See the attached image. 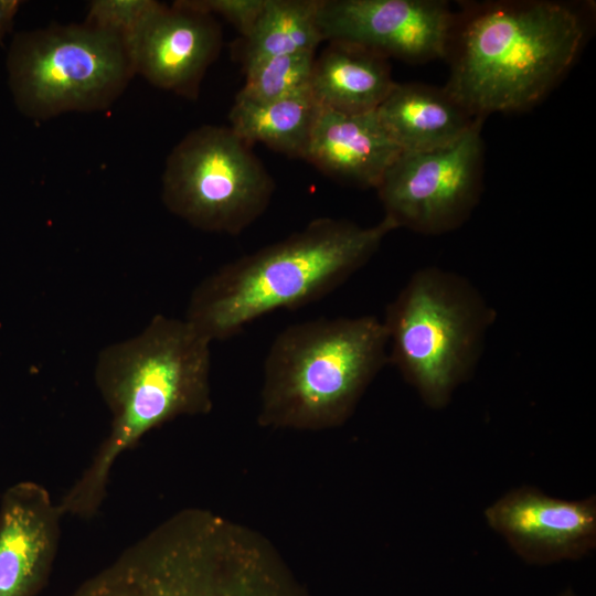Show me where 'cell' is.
Returning a JSON list of instances; mask_svg holds the SVG:
<instances>
[{"mask_svg": "<svg viewBox=\"0 0 596 596\" xmlns=\"http://www.w3.org/2000/svg\"><path fill=\"white\" fill-rule=\"evenodd\" d=\"M6 66L17 108L34 120L107 109L136 75L126 41L87 22L15 33Z\"/></svg>", "mask_w": 596, "mask_h": 596, "instance_id": "7", "label": "cell"}, {"mask_svg": "<svg viewBox=\"0 0 596 596\" xmlns=\"http://www.w3.org/2000/svg\"><path fill=\"white\" fill-rule=\"evenodd\" d=\"M321 108L310 91L265 103L235 98L230 128L248 145L304 159Z\"/></svg>", "mask_w": 596, "mask_h": 596, "instance_id": "17", "label": "cell"}, {"mask_svg": "<svg viewBox=\"0 0 596 596\" xmlns=\"http://www.w3.org/2000/svg\"><path fill=\"white\" fill-rule=\"evenodd\" d=\"M496 318L465 276L436 266L417 269L385 309L389 363L425 405L443 408L473 375Z\"/></svg>", "mask_w": 596, "mask_h": 596, "instance_id": "6", "label": "cell"}, {"mask_svg": "<svg viewBox=\"0 0 596 596\" xmlns=\"http://www.w3.org/2000/svg\"><path fill=\"white\" fill-rule=\"evenodd\" d=\"M455 18L440 0H320L318 25L323 41L421 64L446 57Z\"/></svg>", "mask_w": 596, "mask_h": 596, "instance_id": "10", "label": "cell"}, {"mask_svg": "<svg viewBox=\"0 0 596 596\" xmlns=\"http://www.w3.org/2000/svg\"><path fill=\"white\" fill-rule=\"evenodd\" d=\"M583 23L567 4L492 1L456 13L445 86L473 116L528 109L571 67Z\"/></svg>", "mask_w": 596, "mask_h": 596, "instance_id": "3", "label": "cell"}, {"mask_svg": "<svg viewBox=\"0 0 596 596\" xmlns=\"http://www.w3.org/2000/svg\"><path fill=\"white\" fill-rule=\"evenodd\" d=\"M275 183L230 127L204 125L174 146L162 173L166 207L193 227L238 235L270 203Z\"/></svg>", "mask_w": 596, "mask_h": 596, "instance_id": "8", "label": "cell"}, {"mask_svg": "<svg viewBox=\"0 0 596 596\" xmlns=\"http://www.w3.org/2000/svg\"><path fill=\"white\" fill-rule=\"evenodd\" d=\"M315 52L278 55L245 71V83L236 99L265 103L310 91Z\"/></svg>", "mask_w": 596, "mask_h": 596, "instance_id": "19", "label": "cell"}, {"mask_svg": "<svg viewBox=\"0 0 596 596\" xmlns=\"http://www.w3.org/2000/svg\"><path fill=\"white\" fill-rule=\"evenodd\" d=\"M21 6L22 1L20 0H0V45L3 44L6 36L12 32L14 19Z\"/></svg>", "mask_w": 596, "mask_h": 596, "instance_id": "22", "label": "cell"}, {"mask_svg": "<svg viewBox=\"0 0 596 596\" xmlns=\"http://www.w3.org/2000/svg\"><path fill=\"white\" fill-rule=\"evenodd\" d=\"M211 14H219L245 39L258 20L266 0H198Z\"/></svg>", "mask_w": 596, "mask_h": 596, "instance_id": "21", "label": "cell"}, {"mask_svg": "<svg viewBox=\"0 0 596 596\" xmlns=\"http://www.w3.org/2000/svg\"><path fill=\"white\" fill-rule=\"evenodd\" d=\"M394 84L387 57L331 41L315 60L310 92L322 108L365 114L379 108Z\"/></svg>", "mask_w": 596, "mask_h": 596, "instance_id": "16", "label": "cell"}, {"mask_svg": "<svg viewBox=\"0 0 596 596\" xmlns=\"http://www.w3.org/2000/svg\"><path fill=\"white\" fill-rule=\"evenodd\" d=\"M70 596H310L262 534L217 512H175Z\"/></svg>", "mask_w": 596, "mask_h": 596, "instance_id": "2", "label": "cell"}, {"mask_svg": "<svg viewBox=\"0 0 596 596\" xmlns=\"http://www.w3.org/2000/svg\"><path fill=\"white\" fill-rule=\"evenodd\" d=\"M482 124L449 146L400 153L375 188L396 228L441 235L468 221L482 192Z\"/></svg>", "mask_w": 596, "mask_h": 596, "instance_id": "9", "label": "cell"}, {"mask_svg": "<svg viewBox=\"0 0 596 596\" xmlns=\"http://www.w3.org/2000/svg\"><path fill=\"white\" fill-rule=\"evenodd\" d=\"M221 26L198 0L161 3L129 43L136 75L195 99L201 81L217 57Z\"/></svg>", "mask_w": 596, "mask_h": 596, "instance_id": "12", "label": "cell"}, {"mask_svg": "<svg viewBox=\"0 0 596 596\" xmlns=\"http://www.w3.org/2000/svg\"><path fill=\"white\" fill-rule=\"evenodd\" d=\"M320 0H266L245 38L244 71L267 58L297 52H316L323 41L319 25Z\"/></svg>", "mask_w": 596, "mask_h": 596, "instance_id": "18", "label": "cell"}, {"mask_svg": "<svg viewBox=\"0 0 596 596\" xmlns=\"http://www.w3.org/2000/svg\"><path fill=\"white\" fill-rule=\"evenodd\" d=\"M488 526L532 565L581 560L596 549V497L554 498L522 486L509 490L483 511Z\"/></svg>", "mask_w": 596, "mask_h": 596, "instance_id": "11", "label": "cell"}, {"mask_svg": "<svg viewBox=\"0 0 596 596\" xmlns=\"http://www.w3.org/2000/svg\"><path fill=\"white\" fill-rule=\"evenodd\" d=\"M394 230L385 216L371 226L315 219L203 279L190 297L185 320L211 342L231 338L270 311L297 308L331 292L366 265Z\"/></svg>", "mask_w": 596, "mask_h": 596, "instance_id": "4", "label": "cell"}, {"mask_svg": "<svg viewBox=\"0 0 596 596\" xmlns=\"http://www.w3.org/2000/svg\"><path fill=\"white\" fill-rule=\"evenodd\" d=\"M557 596H576L573 590L566 589Z\"/></svg>", "mask_w": 596, "mask_h": 596, "instance_id": "23", "label": "cell"}, {"mask_svg": "<svg viewBox=\"0 0 596 596\" xmlns=\"http://www.w3.org/2000/svg\"><path fill=\"white\" fill-rule=\"evenodd\" d=\"M160 4L155 0H94L85 22L120 36L129 45Z\"/></svg>", "mask_w": 596, "mask_h": 596, "instance_id": "20", "label": "cell"}, {"mask_svg": "<svg viewBox=\"0 0 596 596\" xmlns=\"http://www.w3.org/2000/svg\"><path fill=\"white\" fill-rule=\"evenodd\" d=\"M375 113L402 152L449 146L481 120L445 87L421 83H395Z\"/></svg>", "mask_w": 596, "mask_h": 596, "instance_id": "15", "label": "cell"}, {"mask_svg": "<svg viewBox=\"0 0 596 596\" xmlns=\"http://www.w3.org/2000/svg\"><path fill=\"white\" fill-rule=\"evenodd\" d=\"M62 515L42 485L20 481L7 488L0 501V596H36L43 589Z\"/></svg>", "mask_w": 596, "mask_h": 596, "instance_id": "13", "label": "cell"}, {"mask_svg": "<svg viewBox=\"0 0 596 596\" xmlns=\"http://www.w3.org/2000/svg\"><path fill=\"white\" fill-rule=\"evenodd\" d=\"M210 344L185 319L157 315L138 336L100 351L95 383L113 415L111 427L88 467L61 499L63 514L95 515L121 454L171 419L211 411Z\"/></svg>", "mask_w": 596, "mask_h": 596, "instance_id": "1", "label": "cell"}, {"mask_svg": "<svg viewBox=\"0 0 596 596\" xmlns=\"http://www.w3.org/2000/svg\"><path fill=\"white\" fill-rule=\"evenodd\" d=\"M386 363L387 333L374 316L291 324L266 355L258 422L307 430L340 426Z\"/></svg>", "mask_w": 596, "mask_h": 596, "instance_id": "5", "label": "cell"}, {"mask_svg": "<svg viewBox=\"0 0 596 596\" xmlns=\"http://www.w3.org/2000/svg\"><path fill=\"white\" fill-rule=\"evenodd\" d=\"M401 152L375 111L321 108L304 159L343 183L375 189Z\"/></svg>", "mask_w": 596, "mask_h": 596, "instance_id": "14", "label": "cell"}]
</instances>
